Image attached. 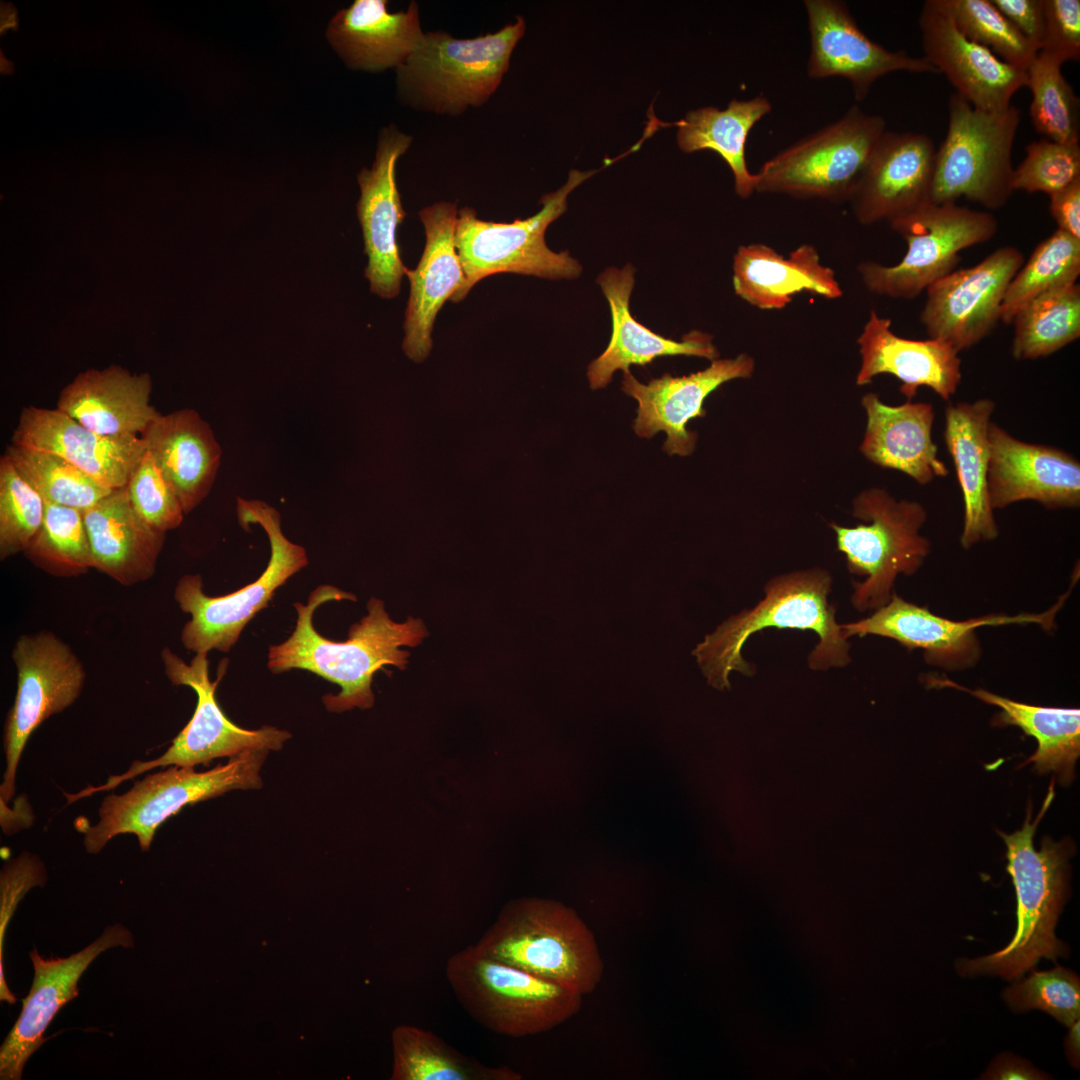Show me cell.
<instances>
[{
	"instance_id": "f6af8a7d",
	"label": "cell",
	"mask_w": 1080,
	"mask_h": 1080,
	"mask_svg": "<svg viewBox=\"0 0 1080 1080\" xmlns=\"http://www.w3.org/2000/svg\"><path fill=\"white\" fill-rule=\"evenodd\" d=\"M45 502L4 453L0 457V559L24 553L42 525Z\"/></svg>"
},
{
	"instance_id": "60d3db41",
	"label": "cell",
	"mask_w": 1080,
	"mask_h": 1080,
	"mask_svg": "<svg viewBox=\"0 0 1080 1080\" xmlns=\"http://www.w3.org/2000/svg\"><path fill=\"white\" fill-rule=\"evenodd\" d=\"M24 555L54 577L86 574L93 568V560L83 511L45 502L42 525Z\"/></svg>"
},
{
	"instance_id": "4dcf8cb0",
	"label": "cell",
	"mask_w": 1080,
	"mask_h": 1080,
	"mask_svg": "<svg viewBox=\"0 0 1080 1080\" xmlns=\"http://www.w3.org/2000/svg\"><path fill=\"white\" fill-rule=\"evenodd\" d=\"M150 454L174 488L187 514L209 494L222 449L209 424L193 409L159 414L141 434Z\"/></svg>"
},
{
	"instance_id": "603a6c76",
	"label": "cell",
	"mask_w": 1080,
	"mask_h": 1080,
	"mask_svg": "<svg viewBox=\"0 0 1080 1080\" xmlns=\"http://www.w3.org/2000/svg\"><path fill=\"white\" fill-rule=\"evenodd\" d=\"M936 150L923 133L885 131L849 198L856 219L890 223L929 202Z\"/></svg>"
},
{
	"instance_id": "ffe728a7",
	"label": "cell",
	"mask_w": 1080,
	"mask_h": 1080,
	"mask_svg": "<svg viewBox=\"0 0 1080 1080\" xmlns=\"http://www.w3.org/2000/svg\"><path fill=\"white\" fill-rule=\"evenodd\" d=\"M924 58L943 73L973 107L1001 112L1026 86V70L1014 67L957 28L942 0L924 2L918 20Z\"/></svg>"
},
{
	"instance_id": "816d5d0a",
	"label": "cell",
	"mask_w": 1080,
	"mask_h": 1080,
	"mask_svg": "<svg viewBox=\"0 0 1080 1080\" xmlns=\"http://www.w3.org/2000/svg\"><path fill=\"white\" fill-rule=\"evenodd\" d=\"M990 1L1039 52L1045 25L1043 0Z\"/></svg>"
},
{
	"instance_id": "8fae6325",
	"label": "cell",
	"mask_w": 1080,
	"mask_h": 1080,
	"mask_svg": "<svg viewBox=\"0 0 1080 1080\" xmlns=\"http://www.w3.org/2000/svg\"><path fill=\"white\" fill-rule=\"evenodd\" d=\"M1021 111L973 107L959 94L948 102V128L936 150L930 201L956 202L964 197L989 209L1003 207L1013 193L1012 149Z\"/></svg>"
},
{
	"instance_id": "cb8c5ba5",
	"label": "cell",
	"mask_w": 1080,
	"mask_h": 1080,
	"mask_svg": "<svg viewBox=\"0 0 1080 1080\" xmlns=\"http://www.w3.org/2000/svg\"><path fill=\"white\" fill-rule=\"evenodd\" d=\"M987 491L992 509L1023 500L1047 508L1080 505V463L1055 447L1021 441L991 421Z\"/></svg>"
},
{
	"instance_id": "e575fe53",
	"label": "cell",
	"mask_w": 1080,
	"mask_h": 1080,
	"mask_svg": "<svg viewBox=\"0 0 1080 1080\" xmlns=\"http://www.w3.org/2000/svg\"><path fill=\"white\" fill-rule=\"evenodd\" d=\"M995 403L987 398L949 404L944 441L952 458L964 503L960 543L970 548L998 536L987 491L988 430Z\"/></svg>"
},
{
	"instance_id": "9f6ffc18",
	"label": "cell",
	"mask_w": 1080,
	"mask_h": 1080,
	"mask_svg": "<svg viewBox=\"0 0 1080 1080\" xmlns=\"http://www.w3.org/2000/svg\"><path fill=\"white\" fill-rule=\"evenodd\" d=\"M15 20V12H12V7L10 10L5 8L2 11V28L12 27Z\"/></svg>"
},
{
	"instance_id": "8992f818",
	"label": "cell",
	"mask_w": 1080,
	"mask_h": 1080,
	"mask_svg": "<svg viewBox=\"0 0 1080 1080\" xmlns=\"http://www.w3.org/2000/svg\"><path fill=\"white\" fill-rule=\"evenodd\" d=\"M457 1001L476 1022L508 1037L536 1035L576 1015L583 995L494 960L469 945L445 966Z\"/></svg>"
},
{
	"instance_id": "8d00e7d4",
	"label": "cell",
	"mask_w": 1080,
	"mask_h": 1080,
	"mask_svg": "<svg viewBox=\"0 0 1080 1080\" xmlns=\"http://www.w3.org/2000/svg\"><path fill=\"white\" fill-rule=\"evenodd\" d=\"M772 109L763 95L749 100H732L725 109L708 106L689 111L686 116L669 125L676 126L679 148L692 153L700 150L716 152L729 166L734 176L735 191L741 198L755 192L756 176L746 162V143L752 127Z\"/></svg>"
},
{
	"instance_id": "6da1fadb",
	"label": "cell",
	"mask_w": 1080,
	"mask_h": 1080,
	"mask_svg": "<svg viewBox=\"0 0 1080 1080\" xmlns=\"http://www.w3.org/2000/svg\"><path fill=\"white\" fill-rule=\"evenodd\" d=\"M341 600L356 601V596L326 584L310 593L306 605L294 603L295 629L287 640L269 648L267 664L274 674L303 669L337 684L341 688L338 694L323 696L331 712L372 707L374 674L379 670L387 672V665L405 669L410 653L400 647H415L428 635L421 619L409 616L403 623L395 622L384 602L371 598L368 614L350 627L345 641L327 639L313 626L314 612L328 601Z\"/></svg>"
},
{
	"instance_id": "d6986e66",
	"label": "cell",
	"mask_w": 1080,
	"mask_h": 1080,
	"mask_svg": "<svg viewBox=\"0 0 1080 1080\" xmlns=\"http://www.w3.org/2000/svg\"><path fill=\"white\" fill-rule=\"evenodd\" d=\"M804 5L811 40L807 68L811 78H846L853 86L855 98L861 101L872 84L888 73H938L924 57L887 50L868 38L845 3L805 0Z\"/></svg>"
},
{
	"instance_id": "f5cc1de1",
	"label": "cell",
	"mask_w": 1080,
	"mask_h": 1080,
	"mask_svg": "<svg viewBox=\"0 0 1080 1080\" xmlns=\"http://www.w3.org/2000/svg\"><path fill=\"white\" fill-rule=\"evenodd\" d=\"M1049 197L1050 213L1058 229L1080 239V179Z\"/></svg>"
},
{
	"instance_id": "2e32d148",
	"label": "cell",
	"mask_w": 1080,
	"mask_h": 1080,
	"mask_svg": "<svg viewBox=\"0 0 1080 1080\" xmlns=\"http://www.w3.org/2000/svg\"><path fill=\"white\" fill-rule=\"evenodd\" d=\"M1023 263L1018 248L1003 246L975 266L953 270L930 285L920 315L930 338L958 352L985 338L1001 320L1005 292Z\"/></svg>"
},
{
	"instance_id": "4316f807",
	"label": "cell",
	"mask_w": 1080,
	"mask_h": 1080,
	"mask_svg": "<svg viewBox=\"0 0 1080 1080\" xmlns=\"http://www.w3.org/2000/svg\"><path fill=\"white\" fill-rule=\"evenodd\" d=\"M861 365L856 376L859 386L880 374L901 381L900 392L911 401L920 386L932 389L943 400L956 393L961 382V360L951 345L934 338L912 340L897 336L891 320L871 310L857 339Z\"/></svg>"
},
{
	"instance_id": "1f68e13d",
	"label": "cell",
	"mask_w": 1080,
	"mask_h": 1080,
	"mask_svg": "<svg viewBox=\"0 0 1080 1080\" xmlns=\"http://www.w3.org/2000/svg\"><path fill=\"white\" fill-rule=\"evenodd\" d=\"M83 519L94 569L124 586L147 581L155 574L166 533L140 518L125 486L84 510Z\"/></svg>"
},
{
	"instance_id": "5b68a950",
	"label": "cell",
	"mask_w": 1080,
	"mask_h": 1080,
	"mask_svg": "<svg viewBox=\"0 0 1080 1080\" xmlns=\"http://www.w3.org/2000/svg\"><path fill=\"white\" fill-rule=\"evenodd\" d=\"M525 28V20L517 16L494 33L470 39L426 32L396 69L400 100L414 110L448 116L484 105L508 71Z\"/></svg>"
},
{
	"instance_id": "83f0119b",
	"label": "cell",
	"mask_w": 1080,
	"mask_h": 1080,
	"mask_svg": "<svg viewBox=\"0 0 1080 1080\" xmlns=\"http://www.w3.org/2000/svg\"><path fill=\"white\" fill-rule=\"evenodd\" d=\"M610 305L612 335L606 350L593 360L587 371L592 389L607 386L617 370L631 365L645 366L661 356L686 355L717 359L718 351L709 334L691 331L681 341L665 338L641 323L630 313L629 300L634 287V268H608L597 278Z\"/></svg>"
},
{
	"instance_id": "f546056e",
	"label": "cell",
	"mask_w": 1080,
	"mask_h": 1080,
	"mask_svg": "<svg viewBox=\"0 0 1080 1080\" xmlns=\"http://www.w3.org/2000/svg\"><path fill=\"white\" fill-rule=\"evenodd\" d=\"M151 390L149 373L119 365L88 369L61 390L56 407L98 434L137 435L160 414L150 404Z\"/></svg>"
},
{
	"instance_id": "7bdbcfd3",
	"label": "cell",
	"mask_w": 1080,
	"mask_h": 1080,
	"mask_svg": "<svg viewBox=\"0 0 1080 1080\" xmlns=\"http://www.w3.org/2000/svg\"><path fill=\"white\" fill-rule=\"evenodd\" d=\"M1062 63L1038 52L1026 69V86L1031 90L1030 116L1043 138L1079 144V99L1061 72Z\"/></svg>"
},
{
	"instance_id": "f1b7e54d",
	"label": "cell",
	"mask_w": 1080,
	"mask_h": 1080,
	"mask_svg": "<svg viewBox=\"0 0 1080 1080\" xmlns=\"http://www.w3.org/2000/svg\"><path fill=\"white\" fill-rule=\"evenodd\" d=\"M861 403L867 423L860 451L870 462L903 472L921 485L949 474L932 439L931 404L906 401L892 406L876 393L865 394Z\"/></svg>"
},
{
	"instance_id": "db71d44e",
	"label": "cell",
	"mask_w": 1080,
	"mask_h": 1080,
	"mask_svg": "<svg viewBox=\"0 0 1080 1080\" xmlns=\"http://www.w3.org/2000/svg\"><path fill=\"white\" fill-rule=\"evenodd\" d=\"M985 1079L1011 1080V1079H1043L1045 1076L1032 1067L1028 1062L1014 1056H1002L997 1059L984 1075Z\"/></svg>"
},
{
	"instance_id": "d4e9b609",
	"label": "cell",
	"mask_w": 1080,
	"mask_h": 1080,
	"mask_svg": "<svg viewBox=\"0 0 1080 1080\" xmlns=\"http://www.w3.org/2000/svg\"><path fill=\"white\" fill-rule=\"evenodd\" d=\"M11 444L55 454L111 489L124 487L146 452L137 435L107 436L62 411L24 407Z\"/></svg>"
},
{
	"instance_id": "3957f363",
	"label": "cell",
	"mask_w": 1080,
	"mask_h": 1080,
	"mask_svg": "<svg viewBox=\"0 0 1080 1080\" xmlns=\"http://www.w3.org/2000/svg\"><path fill=\"white\" fill-rule=\"evenodd\" d=\"M1053 798L1054 779L1034 820L1029 807L1020 830L1012 834L998 831L1007 848V871L1017 897V928L1005 948L988 956L958 960L961 975L1017 980L1041 958L1055 961L1068 954L1067 946L1055 936V926L1068 895V860L1074 845L1067 839L1055 842L1049 837L1042 840L1040 850L1033 845L1037 826Z\"/></svg>"
},
{
	"instance_id": "4fadbf2b",
	"label": "cell",
	"mask_w": 1080,
	"mask_h": 1080,
	"mask_svg": "<svg viewBox=\"0 0 1080 1080\" xmlns=\"http://www.w3.org/2000/svg\"><path fill=\"white\" fill-rule=\"evenodd\" d=\"M890 225L907 243L904 257L892 266L866 261L858 271L871 292L904 299L951 273L962 250L989 241L998 230L992 214L956 202L929 201Z\"/></svg>"
},
{
	"instance_id": "ab89813d",
	"label": "cell",
	"mask_w": 1080,
	"mask_h": 1080,
	"mask_svg": "<svg viewBox=\"0 0 1080 1080\" xmlns=\"http://www.w3.org/2000/svg\"><path fill=\"white\" fill-rule=\"evenodd\" d=\"M1079 274L1080 239L1057 229L1038 244L1011 280L1001 305V320L1011 323L1032 299L1076 284Z\"/></svg>"
},
{
	"instance_id": "ee69618b",
	"label": "cell",
	"mask_w": 1080,
	"mask_h": 1080,
	"mask_svg": "<svg viewBox=\"0 0 1080 1080\" xmlns=\"http://www.w3.org/2000/svg\"><path fill=\"white\" fill-rule=\"evenodd\" d=\"M957 28L1004 62L1026 70L1038 50L990 0H942Z\"/></svg>"
},
{
	"instance_id": "bcb514c9",
	"label": "cell",
	"mask_w": 1080,
	"mask_h": 1080,
	"mask_svg": "<svg viewBox=\"0 0 1080 1080\" xmlns=\"http://www.w3.org/2000/svg\"><path fill=\"white\" fill-rule=\"evenodd\" d=\"M1003 997L1015 1012L1039 1009L1067 1027L1079 1020V978L1060 966L1048 971H1033L1028 978L1007 988Z\"/></svg>"
},
{
	"instance_id": "11a10c76",
	"label": "cell",
	"mask_w": 1080,
	"mask_h": 1080,
	"mask_svg": "<svg viewBox=\"0 0 1080 1080\" xmlns=\"http://www.w3.org/2000/svg\"><path fill=\"white\" fill-rule=\"evenodd\" d=\"M1069 1033L1066 1038V1053L1070 1063L1074 1067H1079V1020H1076L1070 1027Z\"/></svg>"
},
{
	"instance_id": "484cf974",
	"label": "cell",
	"mask_w": 1080,
	"mask_h": 1080,
	"mask_svg": "<svg viewBox=\"0 0 1080 1080\" xmlns=\"http://www.w3.org/2000/svg\"><path fill=\"white\" fill-rule=\"evenodd\" d=\"M426 244L415 268H405L410 296L405 313L403 349L414 361H423L432 347V330L437 313L447 299L465 283V275L455 247L458 216L456 204L438 202L419 213Z\"/></svg>"
},
{
	"instance_id": "30bf717a",
	"label": "cell",
	"mask_w": 1080,
	"mask_h": 1080,
	"mask_svg": "<svg viewBox=\"0 0 1080 1080\" xmlns=\"http://www.w3.org/2000/svg\"><path fill=\"white\" fill-rule=\"evenodd\" d=\"M597 170H571L566 183L541 197L542 208L527 219L500 223L479 219L476 211H458L455 247L465 275L462 289L450 301L463 300L483 278L517 273L548 279H574L582 267L568 251L556 253L545 242L547 227L567 210V197Z\"/></svg>"
},
{
	"instance_id": "7c38bea8",
	"label": "cell",
	"mask_w": 1080,
	"mask_h": 1080,
	"mask_svg": "<svg viewBox=\"0 0 1080 1080\" xmlns=\"http://www.w3.org/2000/svg\"><path fill=\"white\" fill-rule=\"evenodd\" d=\"M885 127L881 116L853 106L765 162L755 174V191L849 200Z\"/></svg>"
},
{
	"instance_id": "44dd1931",
	"label": "cell",
	"mask_w": 1080,
	"mask_h": 1080,
	"mask_svg": "<svg viewBox=\"0 0 1080 1080\" xmlns=\"http://www.w3.org/2000/svg\"><path fill=\"white\" fill-rule=\"evenodd\" d=\"M754 368V359L740 354L717 358L706 369L687 376L664 374L647 384L640 383L630 370L623 372L622 390L639 404L634 431L648 439L663 431L667 434L663 449L669 455H690L697 434L687 430V423L706 415L703 403L710 393L730 380L751 377Z\"/></svg>"
},
{
	"instance_id": "e0dca14e",
	"label": "cell",
	"mask_w": 1080,
	"mask_h": 1080,
	"mask_svg": "<svg viewBox=\"0 0 1080 1080\" xmlns=\"http://www.w3.org/2000/svg\"><path fill=\"white\" fill-rule=\"evenodd\" d=\"M1060 603L1042 614L986 615L952 620L926 607L906 601L895 592L891 599L867 618L841 624L844 635H876L893 639L908 649H920L927 663L947 670L974 666L981 657L976 630L983 626L1036 623L1047 628Z\"/></svg>"
},
{
	"instance_id": "f907efd6",
	"label": "cell",
	"mask_w": 1080,
	"mask_h": 1080,
	"mask_svg": "<svg viewBox=\"0 0 1080 1080\" xmlns=\"http://www.w3.org/2000/svg\"><path fill=\"white\" fill-rule=\"evenodd\" d=\"M1044 36L1040 52L1064 63L1080 58V1L1043 0Z\"/></svg>"
},
{
	"instance_id": "f35d334b",
	"label": "cell",
	"mask_w": 1080,
	"mask_h": 1080,
	"mask_svg": "<svg viewBox=\"0 0 1080 1080\" xmlns=\"http://www.w3.org/2000/svg\"><path fill=\"white\" fill-rule=\"evenodd\" d=\"M1011 353L1017 360L1050 355L1080 336L1078 284L1043 293L1014 316Z\"/></svg>"
},
{
	"instance_id": "ac0fdd59",
	"label": "cell",
	"mask_w": 1080,
	"mask_h": 1080,
	"mask_svg": "<svg viewBox=\"0 0 1080 1080\" xmlns=\"http://www.w3.org/2000/svg\"><path fill=\"white\" fill-rule=\"evenodd\" d=\"M134 937L125 926H107L91 944L68 957L43 958L33 949V983L22 1000V1010L0 1048V1079L21 1080L31 1055L47 1040L44 1033L61 1008L79 995L81 975L102 952L132 948Z\"/></svg>"
},
{
	"instance_id": "ba28073f",
	"label": "cell",
	"mask_w": 1080,
	"mask_h": 1080,
	"mask_svg": "<svg viewBox=\"0 0 1080 1080\" xmlns=\"http://www.w3.org/2000/svg\"><path fill=\"white\" fill-rule=\"evenodd\" d=\"M852 514L866 523L830 527L848 571L865 577L853 584L852 605L860 612L876 610L891 599L897 576L915 574L930 553L929 540L920 534L927 512L919 502L897 501L873 487L854 498Z\"/></svg>"
},
{
	"instance_id": "9c48e42d",
	"label": "cell",
	"mask_w": 1080,
	"mask_h": 1080,
	"mask_svg": "<svg viewBox=\"0 0 1080 1080\" xmlns=\"http://www.w3.org/2000/svg\"><path fill=\"white\" fill-rule=\"evenodd\" d=\"M268 751L253 750L205 772L172 766L134 783L124 794L107 795L93 825L76 823L88 853L97 854L115 836L134 834L142 851L150 849L155 832L172 815L189 804L220 796L235 789L262 786L260 770Z\"/></svg>"
},
{
	"instance_id": "5bb4252c",
	"label": "cell",
	"mask_w": 1080,
	"mask_h": 1080,
	"mask_svg": "<svg viewBox=\"0 0 1080 1080\" xmlns=\"http://www.w3.org/2000/svg\"><path fill=\"white\" fill-rule=\"evenodd\" d=\"M165 673L174 685L191 687L197 695V704L191 720L175 737L171 746L160 757L144 762H134L122 775L110 776L101 786L87 787L77 794L66 795L68 803L100 791L113 789L120 783L157 767H194L220 757H235L253 750H279L291 734L271 726L257 730L243 729L231 722L223 713L215 697L217 684L222 675L211 682L207 653H196L189 664L168 647L161 651Z\"/></svg>"
},
{
	"instance_id": "b9f144b4",
	"label": "cell",
	"mask_w": 1080,
	"mask_h": 1080,
	"mask_svg": "<svg viewBox=\"0 0 1080 1080\" xmlns=\"http://www.w3.org/2000/svg\"><path fill=\"white\" fill-rule=\"evenodd\" d=\"M4 453L44 502L84 511L114 490L55 454L11 443Z\"/></svg>"
},
{
	"instance_id": "d6a6232c",
	"label": "cell",
	"mask_w": 1080,
	"mask_h": 1080,
	"mask_svg": "<svg viewBox=\"0 0 1080 1080\" xmlns=\"http://www.w3.org/2000/svg\"><path fill=\"white\" fill-rule=\"evenodd\" d=\"M424 34L415 1L405 11L389 12L385 0H356L333 17L327 30L345 62L366 71L397 69Z\"/></svg>"
},
{
	"instance_id": "7a4b0ae2",
	"label": "cell",
	"mask_w": 1080,
	"mask_h": 1080,
	"mask_svg": "<svg viewBox=\"0 0 1080 1080\" xmlns=\"http://www.w3.org/2000/svg\"><path fill=\"white\" fill-rule=\"evenodd\" d=\"M831 586L830 573L819 567L773 577L755 607L730 616L692 651L708 684L729 689L732 671L755 674V665L743 658L741 650L751 635L769 627L815 632L819 642L808 656L811 669L847 666L850 643L828 601Z\"/></svg>"
},
{
	"instance_id": "52a82bcc",
	"label": "cell",
	"mask_w": 1080,
	"mask_h": 1080,
	"mask_svg": "<svg viewBox=\"0 0 1080 1080\" xmlns=\"http://www.w3.org/2000/svg\"><path fill=\"white\" fill-rule=\"evenodd\" d=\"M237 517L244 529L250 524L264 529L270 542V559L256 581L222 596L206 595L199 574H187L178 580L174 599L183 612L191 615L182 629L181 641L195 653L229 652L249 621L268 606L275 591L308 564L305 549L283 534L280 514L272 506L238 497Z\"/></svg>"
},
{
	"instance_id": "277c9868",
	"label": "cell",
	"mask_w": 1080,
	"mask_h": 1080,
	"mask_svg": "<svg viewBox=\"0 0 1080 1080\" xmlns=\"http://www.w3.org/2000/svg\"><path fill=\"white\" fill-rule=\"evenodd\" d=\"M474 945L494 960L583 996L604 973L593 932L573 908L551 899L509 901Z\"/></svg>"
},
{
	"instance_id": "c3c4849f",
	"label": "cell",
	"mask_w": 1080,
	"mask_h": 1080,
	"mask_svg": "<svg viewBox=\"0 0 1080 1080\" xmlns=\"http://www.w3.org/2000/svg\"><path fill=\"white\" fill-rule=\"evenodd\" d=\"M125 487L131 506L149 526L165 533L180 526L185 514L182 504L147 451Z\"/></svg>"
},
{
	"instance_id": "681fc988",
	"label": "cell",
	"mask_w": 1080,
	"mask_h": 1080,
	"mask_svg": "<svg viewBox=\"0 0 1080 1080\" xmlns=\"http://www.w3.org/2000/svg\"><path fill=\"white\" fill-rule=\"evenodd\" d=\"M46 870L42 861L29 852L5 863L0 874V999L13 1005L17 998L10 991L5 978L3 952L5 933L9 921L24 895L35 886L46 882Z\"/></svg>"
},
{
	"instance_id": "836d02e7",
	"label": "cell",
	"mask_w": 1080,
	"mask_h": 1080,
	"mask_svg": "<svg viewBox=\"0 0 1080 1080\" xmlns=\"http://www.w3.org/2000/svg\"><path fill=\"white\" fill-rule=\"evenodd\" d=\"M733 287L736 295L763 310L782 309L804 291L827 299L843 294L835 271L821 263L809 244L788 258L765 244L740 246L733 259Z\"/></svg>"
},
{
	"instance_id": "7402d4cb",
	"label": "cell",
	"mask_w": 1080,
	"mask_h": 1080,
	"mask_svg": "<svg viewBox=\"0 0 1080 1080\" xmlns=\"http://www.w3.org/2000/svg\"><path fill=\"white\" fill-rule=\"evenodd\" d=\"M412 137L396 126L380 133L375 160L370 169L358 174L361 190L357 215L362 227L368 265L365 276L371 292L393 298L400 292L405 268L400 258L397 228L405 217L396 185L398 159L412 143Z\"/></svg>"
},
{
	"instance_id": "9a60e30c",
	"label": "cell",
	"mask_w": 1080,
	"mask_h": 1080,
	"mask_svg": "<svg viewBox=\"0 0 1080 1080\" xmlns=\"http://www.w3.org/2000/svg\"><path fill=\"white\" fill-rule=\"evenodd\" d=\"M11 657L17 669V692L4 724L1 803L14 795L17 767L31 734L50 716L71 706L86 680L80 659L51 631L20 635Z\"/></svg>"
},
{
	"instance_id": "d590c367",
	"label": "cell",
	"mask_w": 1080,
	"mask_h": 1080,
	"mask_svg": "<svg viewBox=\"0 0 1080 1080\" xmlns=\"http://www.w3.org/2000/svg\"><path fill=\"white\" fill-rule=\"evenodd\" d=\"M935 687L965 691L983 702L997 706L1000 712L993 724L1014 725L1037 740L1038 748L1027 759L1040 773L1055 772L1066 786L1075 777V764L1080 754V711L1076 708L1043 707L1017 702L984 689L971 690L949 679L930 677Z\"/></svg>"
},
{
	"instance_id": "7dc6e473",
	"label": "cell",
	"mask_w": 1080,
	"mask_h": 1080,
	"mask_svg": "<svg viewBox=\"0 0 1080 1080\" xmlns=\"http://www.w3.org/2000/svg\"><path fill=\"white\" fill-rule=\"evenodd\" d=\"M1023 161L1014 169L1012 189L1043 192L1049 196L1080 179V146L1046 138L1026 147Z\"/></svg>"
},
{
	"instance_id": "74e56055",
	"label": "cell",
	"mask_w": 1080,
	"mask_h": 1080,
	"mask_svg": "<svg viewBox=\"0 0 1080 1080\" xmlns=\"http://www.w3.org/2000/svg\"><path fill=\"white\" fill-rule=\"evenodd\" d=\"M392 1080H520L508 1066H487L465 1056L432 1031L399 1025L392 1031Z\"/></svg>"
}]
</instances>
